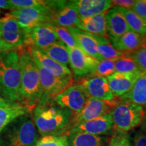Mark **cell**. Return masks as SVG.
Here are the masks:
<instances>
[{
    "mask_svg": "<svg viewBox=\"0 0 146 146\" xmlns=\"http://www.w3.org/2000/svg\"><path fill=\"white\" fill-rule=\"evenodd\" d=\"M33 112L35 125L42 137L66 135L72 127V112L54 102L36 105Z\"/></svg>",
    "mask_w": 146,
    "mask_h": 146,
    "instance_id": "1",
    "label": "cell"
},
{
    "mask_svg": "<svg viewBox=\"0 0 146 146\" xmlns=\"http://www.w3.org/2000/svg\"><path fill=\"white\" fill-rule=\"evenodd\" d=\"M17 52L21 73V103L35 108L42 95L39 71L28 47Z\"/></svg>",
    "mask_w": 146,
    "mask_h": 146,
    "instance_id": "2",
    "label": "cell"
},
{
    "mask_svg": "<svg viewBox=\"0 0 146 146\" xmlns=\"http://www.w3.org/2000/svg\"><path fill=\"white\" fill-rule=\"evenodd\" d=\"M21 73L16 51L0 54V96L21 103Z\"/></svg>",
    "mask_w": 146,
    "mask_h": 146,
    "instance_id": "3",
    "label": "cell"
},
{
    "mask_svg": "<svg viewBox=\"0 0 146 146\" xmlns=\"http://www.w3.org/2000/svg\"><path fill=\"white\" fill-rule=\"evenodd\" d=\"M39 135L30 114L19 116L0 133V146H36Z\"/></svg>",
    "mask_w": 146,
    "mask_h": 146,
    "instance_id": "4",
    "label": "cell"
},
{
    "mask_svg": "<svg viewBox=\"0 0 146 146\" xmlns=\"http://www.w3.org/2000/svg\"><path fill=\"white\" fill-rule=\"evenodd\" d=\"M113 129L118 133H127L143 122L145 112L143 106L132 103L117 104L110 111Z\"/></svg>",
    "mask_w": 146,
    "mask_h": 146,
    "instance_id": "5",
    "label": "cell"
},
{
    "mask_svg": "<svg viewBox=\"0 0 146 146\" xmlns=\"http://www.w3.org/2000/svg\"><path fill=\"white\" fill-rule=\"evenodd\" d=\"M37 68L42 89L41 99L37 105H45L54 102L56 96L72 84V78H60L39 66Z\"/></svg>",
    "mask_w": 146,
    "mask_h": 146,
    "instance_id": "6",
    "label": "cell"
},
{
    "mask_svg": "<svg viewBox=\"0 0 146 146\" xmlns=\"http://www.w3.org/2000/svg\"><path fill=\"white\" fill-rule=\"evenodd\" d=\"M25 29H32L45 24H51V8L46 4L33 8L15 10L8 13Z\"/></svg>",
    "mask_w": 146,
    "mask_h": 146,
    "instance_id": "7",
    "label": "cell"
},
{
    "mask_svg": "<svg viewBox=\"0 0 146 146\" xmlns=\"http://www.w3.org/2000/svg\"><path fill=\"white\" fill-rule=\"evenodd\" d=\"M89 97L80 83L72 84L56 97L54 102L63 108L68 109L73 115L78 114L86 104Z\"/></svg>",
    "mask_w": 146,
    "mask_h": 146,
    "instance_id": "8",
    "label": "cell"
},
{
    "mask_svg": "<svg viewBox=\"0 0 146 146\" xmlns=\"http://www.w3.org/2000/svg\"><path fill=\"white\" fill-rule=\"evenodd\" d=\"M51 8V24L56 26L76 27L80 22L71 1H47Z\"/></svg>",
    "mask_w": 146,
    "mask_h": 146,
    "instance_id": "9",
    "label": "cell"
},
{
    "mask_svg": "<svg viewBox=\"0 0 146 146\" xmlns=\"http://www.w3.org/2000/svg\"><path fill=\"white\" fill-rule=\"evenodd\" d=\"M116 105L117 104L114 100L112 101H104L89 98L86 104L81 112L73 115L72 127L78 124L93 120L110 113Z\"/></svg>",
    "mask_w": 146,
    "mask_h": 146,
    "instance_id": "10",
    "label": "cell"
},
{
    "mask_svg": "<svg viewBox=\"0 0 146 146\" xmlns=\"http://www.w3.org/2000/svg\"><path fill=\"white\" fill-rule=\"evenodd\" d=\"M60 41L51 24H45L32 29H25V47L42 49Z\"/></svg>",
    "mask_w": 146,
    "mask_h": 146,
    "instance_id": "11",
    "label": "cell"
},
{
    "mask_svg": "<svg viewBox=\"0 0 146 146\" xmlns=\"http://www.w3.org/2000/svg\"><path fill=\"white\" fill-rule=\"evenodd\" d=\"M1 23V40L15 47L18 51L25 47V29L18 25L17 21L8 13Z\"/></svg>",
    "mask_w": 146,
    "mask_h": 146,
    "instance_id": "12",
    "label": "cell"
},
{
    "mask_svg": "<svg viewBox=\"0 0 146 146\" xmlns=\"http://www.w3.org/2000/svg\"><path fill=\"white\" fill-rule=\"evenodd\" d=\"M112 129L113 122L110 112L100 117L74 126L68 131L67 134L70 133H85L100 136L102 135L107 134Z\"/></svg>",
    "mask_w": 146,
    "mask_h": 146,
    "instance_id": "13",
    "label": "cell"
},
{
    "mask_svg": "<svg viewBox=\"0 0 146 146\" xmlns=\"http://www.w3.org/2000/svg\"><path fill=\"white\" fill-rule=\"evenodd\" d=\"M28 47L35 63L37 66L44 69L47 72L60 78H72V72L67 66L57 62L46 56L39 49L35 47Z\"/></svg>",
    "mask_w": 146,
    "mask_h": 146,
    "instance_id": "14",
    "label": "cell"
},
{
    "mask_svg": "<svg viewBox=\"0 0 146 146\" xmlns=\"http://www.w3.org/2000/svg\"><path fill=\"white\" fill-rule=\"evenodd\" d=\"M70 64L76 76H83L91 74L96 68L98 60L85 54L79 48L68 47Z\"/></svg>",
    "mask_w": 146,
    "mask_h": 146,
    "instance_id": "15",
    "label": "cell"
},
{
    "mask_svg": "<svg viewBox=\"0 0 146 146\" xmlns=\"http://www.w3.org/2000/svg\"><path fill=\"white\" fill-rule=\"evenodd\" d=\"M86 91L89 98L104 101H112L114 96L110 89L106 77L91 76L79 83Z\"/></svg>",
    "mask_w": 146,
    "mask_h": 146,
    "instance_id": "16",
    "label": "cell"
},
{
    "mask_svg": "<svg viewBox=\"0 0 146 146\" xmlns=\"http://www.w3.org/2000/svg\"><path fill=\"white\" fill-rule=\"evenodd\" d=\"M71 3L80 19L104 13L113 7L109 0H74Z\"/></svg>",
    "mask_w": 146,
    "mask_h": 146,
    "instance_id": "17",
    "label": "cell"
},
{
    "mask_svg": "<svg viewBox=\"0 0 146 146\" xmlns=\"http://www.w3.org/2000/svg\"><path fill=\"white\" fill-rule=\"evenodd\" d=\"M142 74L115 72L107 76L110 89L115 97H122L132 88L139 76Z\"/></svg>",
    "mask_w": 146,
    "mask_h": 146,
    "instance_id": "18",
    "label": "cell"
},
{
    "mask_svg": "<svg viewBox=\"0 0 146 146\" xmlns=\"http://www.w3.org/2000/svg\"><path fill=\"white\" fill-rule=\"evenodd\" d=\"M107 31L111 42L119 39L130 31L123 14L116 7H113L106 13Z\"/></svg>",
    "mask_w": 146,
    "mask_h": 146,
    "instance_id": "19",
    "label": "cell"
},
{
    "mask_svg": "<svg viewBox=\"0 0 146 146\" xmlns=\"http://www.w3.org/2000/svg\"><path fill=\"white\" fill-rule=\"evenodd\" d=\"M67 29L72 36L78 48L98 61L103 60L98 54L97 41L93 35L83 31L76 27H68Z\"/></svg>",
    "mask_w": 146,
    "mask_h": 146,
    "instance_id": "20",
    "label": "cell"
},
{
    "mask_svg": "<svg viewBox=\"0 0 146 146\" xmlns=\"http://www.w3.org/2000/svg\"><path fill=\"white\" fill-rule=\"evenodd\" d=\"M106 13L107 12L96 16L81 18L76 28L94 35L107 38Z\"/></svg>",
    "mask_w": 146,
    "mask_h": 146,
    "instance_id": "21",
    "label": "cell"
},
{
    "mask_svg": "<svg viewBox=\"0 0 146 146\" xmlns=\"http://www.w3.org/2000/svg\"><path fill=\"white\" fill-rule=\"evenodd\" d=\"M112 45L119 52L131 54L143 47V35L129 31L119 39L112 41Z\"/></svg>",
    "mask_w": 146,
    "mask_h": 146,
    "instance_id": "22",
    "label": "cell"
},
{
    "mask_svg": "<svg viewBox=\"0 0 146 146\" xmlns=\"http://www.w3.org/2000/svg\"><path fill=\"white\" fill-rule=\"evenodd\" d=\"M123 102L146 105V74H141L130 91L121 97Z\"/></svg>",
    "mask_w": 146,
    "mask_h": 146,
    "instance_id": "23",
    "label": "cell"
},
{
    "mask_svg": "<svg viewBox=\"0 0 146 146\" xmlns=\"http://www.w3.org/2000/svg\"><path fill=\"white\" fill-rule=\"evenodd\" d=\"M35 108L24 104L8 108H0V133L12 120L19 116L31 114Z\"/></svg>",
    "mask_w": 146,
    "mask_h": 146,
    "instance_id": "24",
    "label": "cell"
},
{
    "mask_svg": "<svg viewBox=\"0 0 146 146\" xmlns=\"http://www.w3.org/2000/svg\"><path fill=\"white\" fill-rule=\"evenodd\" d=\"M68 146H105L103 137L85 133H70L66 135Z\"/></svg>",
    "mask_w": 146,
    "mask_h": 146,
    "instance_id": "25",
    "label": "cell"
},
{
    "mask_svg": "<svg viewBox=\"0 0 146 146\" xmlns=\"http://www.w3.org/2000/svg\"><path fill=\"white\" fill-rule=\"evenodd\" d=\"M39 50L58 63L65 66L70 64L68 47L62 41H56L49 46Z\"/></svg>",
    "mask_w": 146,
    "mask_h": 146,
    "instance_id": "26",
    "label": "cell"
},
{
    "mask_svg": "<svg viewBox=\"0 0 146 146\" xmlns=\"http://www.w3.org/2000/svg\"><path fill=\"white\" fill-rule=\"evenodd\" d=\"M97 41V50L98 54L102 59L110 60L116 61L119 58L123 57L126 55L129 54L116 50L113 45L110 43L108 38L102 37L97 35H94Z\"/></svg>",
    "mask_w": 146,
    "mask_h": 146,
    "instance_id": "27",
    "label": "cell"
},
{
    "mask_svg": "<svg viewBox=\"0 0 146 146\" xmlns=\"http://www.w3.org/2000/svg\"><path fill=\"white\" fill-rule=\"evenodd\" d=\"M116 8L123 15L128 24V26L130 29V31H132L141 35H144L145 34L146 21L138 16L131 10L119 8V7H116Z\"/></svg>",
    "mask_w": 146,
    "mask_h": 146,
    "instance_id": "28",
    "label": "cell"
},
{
    "mask_svg": "<svg viewBox=\"0 0 146 146\" xmlns=\"http://www.w3.org/2000/svg\"><path fill=\"white\" fill-rule=\"evenodd\" d=\"M115 70L116 72L120 73L141 74L131 56V54L126 55L115 61Z\"/></svg>",
    "mask_w": 146,
    "mask_h": 146,
    "instance_id": "29",
    "label": "cell"
},
{
    "mask_svg": "<svg viewBox=\"0 0 146 146\" xmlns=\"http://www.w3.org/2000/svg\"><path fill=\"white\" fill-rule=\"evenodd\" d=\"M116 72L115 70V61L110 60L103 59L98 61L96 68L91 73V76H102L107 77Z\"/></svg>",
    "mask_w": 146,
    "mask_h": 146,
    "instance_id": "30",
    "label": "cell"
},
{
    "mask_svg": "<svg viewBox=\"0 0 146 146\" xmlns=\"http://www.w3.org/2000/svg\"><path fill=\"white\" fill-rule=\"evenodd\" d=\"M36 146H68L67 136L45 135L38 140Z\"/></svg>",
    "mask_w": 146,
    "mask_h": 146,
    "instance_id": "31",
    "label": "cell"
},
{
    "mask_svg": "<svg viewBox=\"0 0 146 146\" xmlns=\"http://www.w3.org/2000/svg\"><path fill=\"white\" fill-rule=\"evenodd\" d=\"M51 26L54 30V31L56 33L60 41L64 43L69 48H76V47H77L76 43L74 41L70 32L68 31V29L63 27L56 26V25H52V24H51Z\"/></svg>",
    "mask_w": 146,
    "mask_h": 146,
    "instance_id": "32",
    "label": "cell"
},
{
    "mask_svg": "<svg viewBox=\"0 0 146 146\" xmlns=\"http://www.w3.org/2000/svg\"><path fill=\"white\" fill-rule=\"evenodd\" d=\"M135 62L139 72L143 74H146V47H142L131 54Z\"/></svg>",
    "mask_w": 146,
    "mask_h": 146,
    "instance_id": "33",
    "label": "cell"
},
{
    "mask_svg": "<svg viewBox=\"0 0 146 146\" xmlns=\"http://www.w3.org/2000/svg\"><path fill=\"white\" fill-rule=\"evenodd\" d=\"M10 3L13 6L14 10L19 9L33 8L44 5L46 4V1L40 0H10Z\"/></svg>",
    "mask_w": 146,
    "mask_h": 146,
    "instance_id": "34",
    "label": "cell"
},
{
    "mask_svg": "<svg viewBox=\"0 0 146 146\" xmlns=\"http://www.w3.org/2000/svg\"><path fill=\"white\" fill-rule=\"evenodd\" d=\"M131 10L146 21V0L135 1Z\"/></svg>",
    "mask_w": 146,
    "mask_h": 146,
    "instance_id": "35",
    "label": "cell"
},
{
    "mask_svg": "<svg viewBox=\"0 0 146 146\" xmlns=\"http://www.w3.org/2000/svg\"><path fill=\"white\" fill-rule=\"evenodd\" d=\"M116 146H131L127 133H117L112 137Z\"/></svg>",
    "mask_w": 146,
    "mask_h": 146,
    "instance_id": "36",
    "label": "cell"
},
{
    "mask_svg": "<svg viewBox=\"0 0 146 146\" xmlns=\"http://www.w3.org/2000/svg\"><path fill=\"white\" fill-rule=\"evenodd\" d=\"M134 146H146V133L139 131L133 137Z\"/></svg>",
    "mask_w": 146,
    "mask_h": 146,
    "instance_id": "37",
    "label": "cell"
},
{
    "mask_svg": "<svg viewBox=\"0 0 146 146\" xmlns=\"http://www.w3.org/2000/svg\"><path fill=\"white\" fill-rule=\"evenodd\" d=\"M112 1L113 5H115L114 7H119L128 10H131L135 2V1L132 0H114Z\"/></svg>",
    "mask_w": 146,
    "mask_h": 146,
    "instance_id": "38",
    "label": "cell"
},
{
    "mask_svg": "<svg viewBox=\"0 0 146 146\" xmlns=\"http://www.w3.org/2000/svg\"><path fill=\"white\" fill-rule=\"evenodd\" d=\"M21 104L20 102H12L0 96V108H8Z\"/></svg>",
    "mask_w": 146,
    "mask_h": 146,
    "instance_id": "39",
    "label": "cell"
},
{
    "mask_svg": "<svg viewBox=\"0 0 146 146\" xmlns=\"http://www.w3.org/2000/svg\"><path fill=\"white\" fill-rule=\"evenodd\" d=\"M10 51H16L17 52L15 47L5 43L2 40H0V54L3 52H10Z\"/></svg>",
    "mask_w": 146,
    "mask_h": 146,
    "instance_id": "40",
    "label": "cell"
},
{
    "mask_svg": "<svg viewBox=\"0 0 146 146\" xmlns=\"http://www.w3.org/2000/svg\"><path fill=\"white\" fill-rule=\"evenodd\" d=\"M0 8L5 9V10H10L12 11L14 10L13 6L12 3H10V0L7 1V0H0Z\"/></svg>",
    "mask_w": 146,
    "mask_h": 146,
    "instance_id": "41",
    "label": "cell"
},
{
    "mask_svg": "<svg viewBox=\"0 0 146 146\" xmlns=\"http://www.w3.org/2000/svg\"><path fill=\"white\" fill-rule=\"evenodd\" d=\"M110 146H116V143H115V141L113 137L111 138L110 142Z\"/></svg>",
    "mask_w": 146,
    "mask_h": 146,
    "instance_id": "42",
    "label": "cell"
},
{
    "mask_svg": "<svg viewBox=\"0 0 146 146\" xmlns=\"http://www.w3.org/2000/svg\"><path fill=\"white\" fill-rule=\"evenodd\" d=\"M143 47H146V33L143 35Z\"/></svg>",
    "mask_w": 146,
    "mask_h": 146,
    "instance_id": "43",
    "label": "cell"
},
{
    "mask_svg": "<svg viewBox=\"0 0 146 146\" xmlns=\"http://www.w3.org/2000/svg\"><path fill=\"white\" fill-rule=\"evenodd\" d=\"M144 129L146 130V118H145V121H144Z\"/></svg>",
    "mask_w": 146,
    "mask_h": 146,
    "instance_id": "44",
    "label": "cell"
},
{
    "mask_svg": "<svg viewBox=\"0 0 146 146\" xmlns=\"http://www.w3.org/2000/svg\"><path fill=\"white\" fill-rule=\"evenodd\" d=\"M1 23H0V40H1Z\"/></svg>",
    "mask_w": 146,
    "mask_h": 146,
    "instance_id": "45",
    "label": "cell"
}]
</instances>
